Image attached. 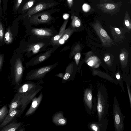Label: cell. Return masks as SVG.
I'll return each instance as SVG.
<instances>
[{"label":"cell","instance_id":"cell-19","mask_svg":"<svg viewBox=\"0 0 131 131\" xmlns=\"http://www.w3.org/2000/svg\"><path fill=\"white\" fill-rule=\"evenodd\" d=\"M68 19L64 21L60 28L58 34L52 37L50 40V45L53 46L55 43L59 39L66 29Z\"/></svg>","mask_w":131,"mask_h":131},{"label":"cell","instance_id":"cell-13","mask_svg":"<svg viewBox=\"0 0 131 131\" xmlns=\"http://www.w3.org/2000/svg\"><path fill=\"white\" fill-rule=\"evenodd\" d=\"M24 68L21 61L19 58L16 60L14 66V79L15 82L18 83L21 80Z\"/></svg>","mask_w":131,"mask_h":131},{"label":"cell","instance_id":"cell-18","mask_svg":"<svg viewBox=\"0 0 131 131\" xmlns=\"http://www.w3.org/2000/svg\"><path fill=\"white\" fill-rule=\"evenodd\" d=\"M23 123L18 122L16 120L14 119L10 123L2 128L1 131H15L20 127Z\"/></svg>","mask_w":131,"mask_h":131},{"label":"cell","instance_id":"cell-41","mask_svg":"<svg viewBox=\"0 0 131 131\" xmlns=\"http://www.w3.org/2000/svg\"><path fill=\"white\" fill-rule=\"evenodd\" d=\"M130 0V3H131V0Z\"/></svg>","mask_w":131,"mask_h":131},{"label":"cell","instance_id":"cell-23","mask_svg":"<svg viewBox=\"0 0 131 131\" xmlns=\"http://www.w3.org/2000/svg\"><path fill=\"white\" fill-rule=\"evenodd\" d=\"M4 42L7 44L11 43L13 40V36L10 28H8L4 36Z\"/></svg>","mask_w":131,"mask_h":131},{"label":"cell","instance_id":"cell-17","mask_svg":"<svg viewBox=\"0 0 131 131\" xmlns=\"http://www.w3.org/2000/svg\"><path fill=\"white\" fill-rule=\"evenodd\" d=\"M74 65L73 62H72L67 66L63 78L62 82H66L73 79L74 71Z\"/></svg>","mask_w":131,"mask_h":131},{"label":"cell","instance_id":"cell-22","mask_svg":"<svg viewBox=\"0 0 131 131\" xmlns=\"http://www.w3.org/2000/svg\"><path fill=\"white\" fill-rule=\"evenodd\" d=\"M7 106L5 105L0 108V124L4 121L8 114Z\"/></svg>","mask_w":131,"mask_h":131},{"label":"cell","instance_id":"cell-38","mask_svg":"<svg viewBox=\"0 0 131 131\" xmlns=\"http://www.w3.org/2000/svg\"><path fill=\"white\" fill-rule=\"evenodd\" d=\"M93 64V62L92 61H90L88 63V64L90 66H92Z\"/></svg>","mask_w":131,"mask_h":131},{"label":"cell","instance_id":"cell-27","mask_svg":"<svg viewBox=\"0 0 131 131\" xmlns=\"http://www.w3.org/2000/svg\"><path fill=\"white\" fill-rule=\"evenodd\" d=\"M126 85L128 93V95L130 107L131 108V89H130V85H131V81H126Z\"/></svg>","mask_w":131,"mask_h":131},{"label":"cell","instance_id":"cell-5","mask_svg":"<svg viewBox=\"0 0 131 131\" xmlns=\"http://www.w3.org/2000/svg\"><path fill=\"white\" fill-rule=\"evenodd\" d=\"M58 61L54 63L32 70L28 73L26 78V80L41 79L44 78L48 72L56 67Z\"/></svg>","mask_w":131,"mask_h":131},{"label":"cell","instance_id":"cell-32","mask_svg":"<svg viewBox=\"0 0 131 131\" xmlns=\"http://www.w3.org/2000/svg\"><path fill=\"white\" fill-rule=\"evenodd\" d=\"M3 54H0V71L1 69L3 63Z\"/></svg>","mask_w":131,"mask_h":131},{"label":"cell","instance_id":"cell-40","mask_svg":"<svg viewBox=\"0 0 131 131\" xmlns=\"http://www.w3.org/2000/svg\"><path fill=\"white\" fill-rule=\"evenodd\" d=\"M1 102L2 101H0V104L1 103Z\"/></svg>","mask_w":131,"mask_h":131},{"label":"cell","instance_id":"cell-28","mask_svg":"<svg viewBox=\"0 0 131 131\" xmlns=\"http://www.w3.org/2000/svg\"><path fill=\"white\" fill-rule=\"evenodd\" d=\"M4 36V29L2 24L0 22V41L2 42Z\"/></svg>","mask_w":131,"mask_h":131},{"label":"cell","instance_id":"cell-37","mask_svg":"<svg viewBox=\"0 0 131 131\" xmlns=\"http://www.w3.org/2000/svg\"><path fill=\"white\" fill-rule=\"evenodd\" d=\"M110 58V56L108 55L106 56L104 58V61L106 62L108 61Z\"/></svg>","mask_w":131,"mask_h":131},{"label":"cell","instance_id":"cell-33","mask_svg":"<svg viewBox=\"0 0 131 131\" xmlns=\"http://www.w3.org/2000/svg\"><path fill=\"white\" fill-rule=\"evenodd\" d=\"M67 1L69 7H71L73 4V0H67Z\"/></svg>","mask_w":131,"mask_h":131},{"label":"cell","instance_id":"cell-2","mask_svg":"<svg viewBox=\"0 0 131 131\" xmlns=\"http://www.w3.org/2000/svg\"><path fill=\"white\" fill-rule=\"evenodd\" d=\"M30 35V39L24 49L28 57L49 49L48 47L50 45V39L41 38L34 35Z\"/></svg>","mask_w":131,"mask_h":131},{"label":"cell","instance_id":"cell-31","mask_svg":"<svg viewBox=\"0 0 131 131\" xmlns=\"http://www.w3.org/2000/svg\"><path fill=\"white\" fill-rule=\"evenodd\" d=\"M23 0H16L15 4V9H17L19 8Z\"/></svg>","mask_w":131,"mask_h":131},{"label":"cell","instance_id":"cell-29","mask_svg":"<svg viewBox=\"0 0 131 131\" xmlns=\"http://www.w3.org/2000/svg\"><path fill=\"white\" fill-rule=\"evenodd\" d=\"M90 6L86 3L84 4L82 6V10L84 12H87L89 11L91 9Z\"/></svg>","mask_w":131,"mask_h":131},{"label":"cell","instance_id":"cell-9","mask_svg":"<svg viewBox=\"0 0 131 131\" xmlns=\"http://www.w3.org/2000/svg\"><path fill=\"white\" fill-rule=\"evenodd\" d=\"M51 15L48 13L44 12L33 15L30 17L29 21L30 23L36 26L48 23L51 21Z\"/></svg>","mask_w":131,"mask_h":131},{"label":"cell","instance_id":"cell-1","mask_svg":"<svg viewBox=\"0 0 131 131\" xmlns=\"http://www.w3.org/2000/svg\"><path fill=\"white\" fill-rule=\"evenodd\" d=\"M96 104L98 121L108 117V94L107 89L103 84H99L97 86Z\"/></svg>","mask_w":131,"mask_h":131},{"label":"cell","instance_id":"cell-16","mask_svg":"<svg viewBox=\"0 0 131 131\" xmlns=\"http://www.w3.org/2000/svg\"><path fill=\"white\" fill-rule=\"evenodd\" d=\"M23 95V94L17 92L14 98L9 104V109L8 113L14 110L19 108L21 105V99Z\"/></svg>","mask_w":131,"mask_h":131},{"label":"cell","instance_id":"cell-20","mask_svg":"<svg viewBox=\"0 0 131 131\" xmlns=\"http://www.w3.org/2000/svg\"><path fill=\"white\" fill-rule=\"evenodd\" d=\"M42 93L37 98L32 102L31 105L25 114V116H27L32 115L38 107L41 99H42Z\"/></svg>","mask_w":131,"mask_h":131},{"label":"cell","instance_id":"cell-39","mask_svg":"<svg viewBox=\"0 0 131 131\" xmlns=\"http://www.w3.org/2000/svg\"><path fill=\"white\" fill-rule=\"evenodd\" d=\"M104 1H105V2H106V1H108V0H103Z\"/></svg>","mask_w":131,"mask_h":131},{"label":"cell","instance_id":"cell-4","mask_svg":"<svg viewBox=\"0 0 131 131\" xmlns=\"http://www.w3.org/2000/svg\"><path fill=\"white\" fill-rule=\"evenodd\" d=\"M113 115L115 131H124V116L122 112L119 104L115 96L113 97Z\"/></svg>","mask_w":131,"mask_h":131},{"label":"cell","instance_id":"cell-26","mask_svg":"<svg viewBox=\"0 0 131 131\" xmlns=\"http://www.w3.org/2000/svg\"><path fill=\"white\" fill-rule=\"evenodd\" d=\"M35 1V0H30L24 6L22 11L24 12L31 8L34 5Z\"/></svg>","mask_w":131,"mask_h":131},{"label":"cell","instance_id":"cell-34","mask_svg":"<svg viewBox=\"0 0 131 131\" xmlns=\"http://www.w3.org/2000/svg\"><path fill=\"white\" fill-rule=\"evenodd\" d=\"M119 58L120 60L122 61H124L125 58V56L123 53H122L120 54L119 56Z\"/></svg>","mask_w":131,"mask_h":131},{"label":"cell","instance_id":"cell-35","mask_svg":"<svg viewBox=\"0 0 131 131\" xmlns=\"http://www.w3.org/2000/svg\"><path fill=\"white\" fill-rule=\"evenodd\" d=\"M69 14H64L63 15V19L65 20L68 19L69 17Z\"/></svg>","mask_w":131,"mask_h":131},{"label":"cell","instance_id":"cell-24","mask_svg":"<svg viewBox=\"0 0 131 131\" xmlns=\"http://www.w3.org/2000/svg\"><path fill=\"white\" fill-rule=\"evenodd\" d=\"M71 18L72 20L71 27L75 30V28L79 27L81 26V22L80 19L78 17L74 15L71 16Z\"/></svg>","mask_w":131,"mask_h":131},{"label":"cell","instance_id":"cell-21","mask_svg":"<svg viewBox=\"0 0 131 131\" xmlns=\"http://www.w3.org/2000/svg\"><path fill=\"white\" fill-rule=\"evenodd\" d=\"M33 84L27 83L20 87L17 90V92L24 95L31 94V91L33 88Z\"/></svg>","mask_w":131,"mask_h":131},{"label":"cell","instance_id":"cell-7","mask_svg":"<svg viewBox=\"0 0 131 131\" xmlns=\"http://www.w3.org/2000/svg\"><path fill=\"white\" fill-rule=\"evenodd\" d=\"M58 32L54 29L48 28H37L31 29L29 34L41 38H51L57 34Z\"/></svg>","mask_w":131,"mask_h":131},{"label":"cell","instance_id":"cell-8","mask_svg":"<svg viewBox=\"0 0 131 131\" xmlns=\"http://www.w3.org/2000/svg\"><path fill=\"white\" fill-rule=\"evenodd\" d=\"M121 2L117 3H101L96 5L98 8L103 13L110 14L112 16L120 10Z\"/></svg>","mask_w":131,"mask_h":131},{"label":"cell","instance_id":"cell-30","mask_svg":"<svg viewBox=\"0 0 131 131\" xmlns=\"http://www.w3.org/2000/svg\"><path fill=\"white\" fill-rule=\"evenodd\" d=\"M57 121L59 124L60 125H64L66 123V120L64 118L62 117L59 118V119L57 120Z\"/></svg>","mask_w":131,"mask_h":131},{"label":"cell","instance_id":"cell-42","mask_svg":"<svg viewBox=\"0 0 131 131\" xmlns=\"http://www.w3.org/2000/svg\"><path fill=\"white\" fill-rule=\"evenodd\" d=\"M1 0H0V7Z\"/></svg>","mask_w":131,"mask_h":131},{"label":"cell","instance_id":"cell-15","mask_svg":"<svg viewBox=\"0 0 131 131\" xmlns=\"http://www.w3.org/2000/svg\"><path fill=\"white\" fill-rule=\"evenodd\" d=\"M75 31L74 29L71 27H69L66 29L62 35L53 46H56L60 47L64 44Z\"/></svg>","mask_w":131,"mask_h":131},{"label":"cell","instance_id":"cell-14","mask_svg":"<svg viewBox=\"0 0 131 131\" xmlns=\"http://www.w3.org/2000/svg\"><path fill=\"white\" fill-rule=\"evenodd\" d=\"M21 115L20 109L18 108L8 114L4 121L0 124V128L4 127Z\"/></svg>","mask_w":131,"mask_h":131},{"label":"cell","instance_id":"cell-11","mask_svg":"<svg viewBox=\"0 0 131 131\" xmlns=\"http://www.w3.org/2000/svg\"><path fill=\"white\" fill-rule=\"evenodd\" d=\"M108 117H106L100 121L89 123L88 125V128L92 131H105L108 125Z\"/></svg>","mask_w":131,"mask_h":131},{"label":"cell","instance_id":"cell-10","mask_svg":"<svg viewBox=\"0 0 131 131\" xmlns=\"http://www.w3.org/2000/svg\"><path fill=\"white\" fill-rule=\"evenodd\" d=\"M92 26L103 43H110L112 42V39L99 21H96L95 23L92 24Z\"/></svg>","mask_w":131,"mask_h":131},{"label":"cell","instance_id":"cell-12","mask_svg":"<svg viewBox=\"0 0 131 131\" xmlns=\"http://www.w3.org/2000/svg\"><path fill=\"white\" fill-rule=\"evenodd\" d=\"M54 5V3L44 2L40 3L30 9L24 16L25 17L28 16V17H30L31 16L37 13L49 8Z\"/></svg>","mask_w":131,"mask_h":131},{"label":"cell","instance_id":"cell-25","mask_svg":"<svg viewBox=\"0 0 131 131\" xmlns=\"http://www.w3.org/2000/svg\"><path fill=\"white\" fill-rule=\"evenodd\" d=\"M124 23L125 26L127 28L129 29H131V21L130 17L127 10H126L125 12Z\"/></svg>","mask_w":131,"mask_h":131},{"label":"cell","instance_id":"cell-36","mask_svg":"<svg viewBox=\"0 0 131 131\" xmlns=\"http://www.w3.org/2000/svg\"><path fill=\"white\" fill-rule=\"evenodd\" d=\"M114 29L116 32L118 34H120L121 33V31L120 29L116 27L114 28Z\"/></svg>","mask_w":131,"mask_h":131},{"label":"cell","instance_id":"cell-6","mask_svg":"<svg viewBox=\"0 0 131 131\" xmlns=\"http://www.w3.org/2000/svg\"><path fill=\"white\" fill-rule=\"evenodd\" d=\"M59 47L55 46L46 50L45 52L40 53L31 59L27 62L28 67H32L42 63L49 58L55 50Z\"/></svg>","mask_w":131,"mask_h":131},{"label":"cell","instance_id":"cell-3","mask_svg":"<svg viewBox=\"0 0 131 131\" xmlns=\"http://www.w3.org/2000/svg\"><path fill=\"white\" fill-rule=\"evenodd\" d=\"M89 86L84 90L83 102L86 112L90 115H93L96 111V101L93 97V88Z\"/></svg>","mask_w":131,"mask_h":131}]
</instances>
